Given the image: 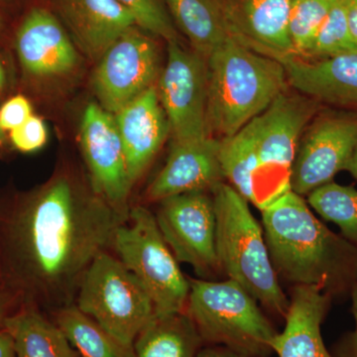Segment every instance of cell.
I'll use <instances>...</instances> for the list:
<instances>
[{
    "instance_id": "obj_17",
    "label": "cell",
    "mask_w": 357,
    "mask_h": 357,
    "mask_svg": "<svg viewBox=\"0 0 357 357\" xmlns=\"http://www.w3.org/2000/svg\"><path fill=\"white\" fill-rule=\"evenodd\" d=\"M114 115L129 177L134 185L153 161L170 132L158 89L151 86Z\"/></svg>"
},
{
    "instance_id": "obj_29",
    "label": "cell",
    "mask_w": 357,
    "mask_h": 357,
    "mask_svg": "<svg viewBox=\"0 0 357 357\" xmlns=\"http://www.w3.org/2000/svg\"><path fill=\"white\" fill-rule=\"evenodd\" d=\"M133 16L136 26L148 33L178 41L175 25L164 0H117Z\"/></svg>"
},
{
    "instance_id": "obj_8",
    "label": "cell",
    "mask_w": 357,
    "mask_h": 357,
    "mask_svg": "<svg viewBox=\"0 0 357 357\" xmlns=\"http://www.w3.org/2000/svg\"><path fill=\"white\" fill-rule=\"evenodd\" d=\"M318 112V102L285 93L252 119L257 170L255 204L262 211L291 191V173L302 134Z\"/></svg>"
},
{
    "instance_id": "obj_2",
    "label": "cell",
    "mask_w": 357,
    "mask_h": 357,
    "mask_svg": "<svg viewBox=\"0 0 357 357\" xmlns=\"http://www.w3.org/2000/svg\"><path fill=\"white\" fill-rule=\"evenodd\" d=\"M262 227L278 276L328 295L351 293L357 283V248L333 232L292 190L263 208Z\"/></svg>"
},
{
    "instance_id": "obj_12",
    "label": "cell",
    "mask_w": 357,
    "mask_h": 357,
    "mask_svg": "<svg viewBox=\"0 0 357 357\" xmlns=\"http://www.w3.org/2000/svg\"><path fill=\"white\" fill-rule=\"evenodd\" d=\"M301 138L291 173V190L309 195L345 170L357 145V114L316 117Z\"/></svg>"
},
{
    "instance_id": "obj_9",
    "label": "cell",
    "mask_w": 357,
    "mask_h": 357,
    "mask_svg": "<svg viewBox=\"0 0 357 357\" xmlns=\"http://www.w3.org/2000/svg\"><path fill=\"white\" fill-rule=\"evenodd\" d=\"M157 225L178 263L201 278L222 271L217 252V217L213 195L196 191L159 202Z\"/></svg>"
},
{
    "instance_id": "obj_11",
    "label": "cell",
    "mask_w": 357,
    "mask_h": 357,
    "mask_svg": "<svg viewBox=\"0 0 357 357\" xmlns=\"http://www.w3.org/2000/svg\"><path fill=\"white\" fill-rule=\"evenodd\" d=\"M158 69L156 42L146 31L133 26L103 53L96 67L93 89L100 107L116 114L154 86Z\"/></svg>"
},
{
    "instance_id": "obj_20",
    "label": "cell",
    "mask_w": 357,
    "mask_h": 357,
    "mask_svg": "<svg viewBox=\"0 0 357 357\" xmlns=\"http://www.w3.org/2000/svg\"><path fill=\"white\" fill-rule=\"evenodd\" d=\"M63 14L77 44L98 59L123 33L136 26L133 16L117 0H63Z\"/></svg>"
},
{
    "instance_id": "obj_13",
    "label": "cell",
    "mask_w": 357,
    "mask_h": 357,
    "mask_svg": "<svg viewBox=\"0 0 357 357\" xmlns=\"http://www.w3.org/2000/svg\"><path fill=\"white\" fill-rule=\"evenodd\" d=\"M81 145L93 190L128 220L133 183L114 115L98 103H91L84 110Z\"/></svg>"
},
{
    "instance_id": "obj_40",
    "label": "cell",
    "mask_w": 357,
    "mask_h": 357,
    "mask_svg": "<svg viewBox=\"0 0 357 357\" xmlns=\"http://www.w3.org/2000/svg\"><path fill=\"white\" fill-rule=\"evenodd\" d=\"M0 28H1V18H0Z\"/></svg>"
},
{
    "instance_id": "obj_38",
    "label": "cell",
    "mask_w": 357,
    "mask_h": 357,
    "mask_svg": "<svg viewBox=\"0 0 357 357\" xmlns=\"http://www.w3.org/2000/svg\"><path fill=\"white\" fill-rule=\"evenodd\" d=\"M6 83V70H4L3 65H2L1 61H0V91L4 89Z\"/></svg>"
},
{
    "instance_id": "obj_28",
    "label": "cell",
    "mask_w": 357,
    "mask_h": 357,
    "mask_svg": "<svg viewBox=\"0 0 357 357\" xmlns=\"http://www.w3.org/2000/svg\"><path fill=\"white\" fill-rule=\"evenodd\" d=\"M338 0H294L290 15V35L296 56L307 55L324 21Z\"/></svg>"
},
{
    "instance_id": "obj_25",
    "label": "cell",
    "mask_w": 357,
    "mask_h": 357,
    "mask_svg": "<svg viewBox=\"0 0 357 357\" xmlns=\"http://www.w3.org/2000/svg\"><path fill=\"white\" fill-rule=\"evenodd\" d=\"M220 141V158L223 177L249 204H255L257 154L252 121L238 132Z\"/></svg>"
},
{
    "instance_id": "obj_27",
    "label": "cell",
    "mask_w": 357,
    "mask_h": 357,
    "mask_svg": "<svg viewBox=\"0 0 357 357\" xmlns=\"http://www.w3.org/2000/svg\"><path fill=\"white\" fill-rule=\"evenodd\" d=\"M352 53H357V46L349 31L344 3L338 0L317 32L306 56L326 59Z\"/></svg>"
},
{
    "instance_id": "obj_32",
    "label": "cell",
    "mask_w": 357,
    "mask_h": 357,
    "mask_svg": "<svg viewBox=\"0 0 357 357\" xmlns=\"http://www.w3.org/2000/svg\"><path fill=\"white\" fill-rule=\"evenodd\" d=\"M20 306V300L15 294L8 289L0 287V330L3 328L4 321Z\"/></svg>"
},
{
    "instance_id": "obj_19",
    "label": "cell",
    "mask_w": 357,
    "mask_h": 357,
    "mask_svg": "<svg viewBox=\"0 0 357 357\" xmlns=\"http://www.w3.org/2000/svg\"><path fill=\"white\" fill-rule=\"evenodd\" d=\"M333 297L314 286L295 285L285 317V328L272 342L279 357H333L321 337V324Z\"/></svg>"
},
{
    "instance_id": "obj_26",
    "label": "cell",
    "mask_w": 357,
    "mask_h": 357,
    "mask_svg": "<svg viewBox=\"0 0 357 357\" xmlns=\"http://www.w3.org/2000/svg\"><path fill=\"white\" fill-rule=\"evenodd\" d=\"M307 203L324 220L337 225L357 248V190L331 182L310 192Z\"/></svg>"
},
{
    "instance_id": "obj_15",
    "label": "cell",
    "mask_w": 357,
    "mask_h": 357,
    "mask_svg": "<svg viewBox=\"0 0 357 357\" xmlns=\"http://www.w3.org/2000/svg\"><path fill=\"white\" fill-rule=\"evenodd\" d=\"M218 138L173 142L166 164L147 188L150 202H161L185 192L211 191L225 180Z\"/></svg>"
},
{
    "instance_id": "obj_39",
    "label": "cell",
    "mask_w": 357,
    "mask_h": 357,
    "mask_svg": "<svg viewBox=\"0 0 357 357\" xmlns=\"http://www.w3.org/2000/svg\"><path fill=\"white\" fill-rule=\"evenodd\" d=\"M6 140V135H4V130L1 128H0V144L4 142Z\"/></svg>"
},
{
    "instance_id": "obj_5",
    "label": "cell",
    "mask_w": 357,
    "mask_h": 357,
    "mask_svg": "<svg viewBox=\"0 0 357 357\" xmlns=\"http://www.w3.org/2000/svg\"><path fill=\"white\" fill-rule=\"evenodd\" d=\"M188 316L204 344L220 345L251 357L272 351L277 333L257 301L231 279H190Z\"/></svg>"
},
{
    "instance_id": "obj_22",
    "label": "cell",
    "mask_w": 357,
    "mask_h": 357,
    "mask_svg": "<svg viewBox=\"0 0 357 357\" xmlns=\"http://www.w3.org/2000/svg\"><path fill=\"white\" fill-rule=\"evenodd\" d=\"M192 51L208 59L230 38L220 0H164Z\"/></svg>"
},
{
    "instance_id": "obj_31",
    "label": "cell",
    "mask_w": 357,
    "mask_h": 357,
    "mask_svg": "<svg viewBox=\"0 0 357 357\" xmlns=\"http://www.w3.org/2000/svg\"><path fill=\"white\" fill-rule=\"evenodd\" d=\"M32 115L29 100L22 96H14L0 109V128L4 131L13 130L22 126Z\"/></svg>"
},
{
    "instance_id": "obj_3",
    "label": "cell",
    "mask_w": 357,
    "mask_h": 357,
    "mask_svg": "<svg viewBox=\"0 0 357 357\" xmlns=\"http://www.w3.org/2000/svg\"><path fill=\"white\" fill-rule=\"evenodd\" d=\"M208 134L223 139L238 132L285 93L280 61L246 48L230 37L206 59Z\"/></svg>"
},
{
    "instance_id": "obj_33",
    "label": "cell",
    "mask_w": 357,
    "mask_h": 357,
    "mask_svg": "<svg viewBox=\"0 0 357 357\" xmlns=\"http://www.w3.org/2000/svg\"><path fill=\"white\" fill-rule=\"evenodd\" d=\"M351 294L352 312H354V319H356V331L345 344L344 351H342L340 357H357V283L352 287Z\"/></svg>"
},
{
    "instance_id": "obj_18",
    "label": "cell",
    "mask_w": 357,
    "mask_h": 357,
    "mask_svg": "<svg viewBox=\"0 0 357 357\" xmlns=\"http://www.w3.org/2000/svg\"><path fill=\"white\" fill-rule=\"evenodd\" d=\"M289 86L317 102L357 114V53L305 61L284 59Z\"/></svg>"
},
{
    "instance_id": "obj_23",
    "label": "cell",
    "mask_w": 357,
    "mask_h": 357,
    "mask_svg": "<svg viewBox=\"0 0 357 357\" xmlns=\"http://www.w3.org/2000/svg\"><path fill=\"white\" fill-rule=\"evenodd\" d=\"M187 312L155 316L134 342L136 357H196L203 347Z\"/></svg>"
},
{
    "instance_id": "obj_4",
    "label": "cell",
    "mask_w": 357,
    "mask_h": 357,
    "mask_svg": "<svg viewBox=\"0 0 357 357\" xmlns=\"http://www.w3.org/2000/svg\"><path fill=\"white\" fill-rule=\"evenodd\" d=\"M217 217V252L220 269L267 311L285 319L290 300L270 259L262 225L249 203L229 184L211 190Z\"/></svg>"
},
{
    "instance_id": "obj_36",
    "label": "cell",
    "mask_w": 357,
    "mask_h": 357,
    "mask_svg": "<svg viewBox=\"0 0 357 357\" xmlns=\"http://www.w3.org/2000/svg\"><path fill=\"white\" fill-rule=\"evenodd\" d=\"M0 357H16L13 337L4 328L0 330Z\"/></svg>"
},
{
    "instance_id": "obj_34",
    "label": "cell",
    "mask_w": 357,
    "mask_h": 357,
    "mask_svg": "<svg viewBox=\"0 0 357 357\" xmlns=\"http://www.w3.org/2000/svg\"><path fill=\"white\" fill-rule=\"evenodd\" d=\"M196 357H251L220 345H208L202 347Z\"/></svg>"
},
{
    "instance_id": "obj_37",
    "label": "cell",
    "mask_w": 357,
    "mask_h": 357,
    "mask_svg": "<svg viewBox=\"0 0 357 357\" xmlns=\"http://www.w3.org/2000/svg\"><path fill=\"white\" fill-rule=\"evenodd\" d=\"M345 170L349 171L351 174L352 177L356 178L357 180V145Z\"/></svg>"
},
{
    "instance_id": "obj_1",
    "label": "cell",
    "mask_w": 357,
    "mask_h": 357,
    "mask_svg": "<svg viewBox=\"0 0 357 357\" xmlns=\"http://www.w3.org/2000/svg\"><path fill=\"white\" fill-rule=\"evenodd\" d=\"M128 220L91 184L58 174L0 215L2 287L17 296L20 306L46 314L74 305L89 265Z\"/></svg>"
},
{
    "instance_id": "obj_24",
    "label": "cell",
    "mask_w": 357,
    "mask_h": 357,
    "mask_svg": "<svg viewBox=\"0 0 357 357\" xmlns=\"http://www.w3.org/2000/svg\"><path fill=\"white\" fill-rule=\"evenodd\" d=\"M79 357H136L132 347L122 344L76 305L49 314Z\"/></svg>"
},
{
    "instance_id": "obj_14",
    "label": "cell",
    "mask_w": 357,
    "mask_h": 357,
    "mask_svg": "<svg viewBox=\"0 0 357 357\" xmlns=\"http://www.w3.org/2000/svg\"><path fill=\"white\" fill-rule=\"evenodd\" d=\"M294 0H220L229 36L246 48L281 61L297 57L290 35Z\"/></svg>"
},
{
    "instance_id": "obj_10",
    "label": "cell",
    "mask_w": 357,
    "mask_h": 357,
    "mask_svg": "<svg viewBox=\"0 0 357 357\" xmlns=\"http://www.w3.org/2000/svg\"><path fill=\"white\" fill-rule=\"evenodd\" d=\"M208 70L206 59L169 42L165 69L160 77L158 95L173 142L211 136L206 122Z\"/></svg>"
},
{
    "instance_id": "obj_30",
    "label": "cell",
    "mask_w": 357,
    "mask_h": 357,
    "mask_svg": "<svg viewBox=\"0 0 357 357\" xmlns=\"http://www.w3.org/2000/svg\"><path fill=\"white\" fill-rule=\"evenodd\" d=\"M11 142L21 152H34L41 149L47 141V128L44 121L32 115L22 126L10 131Z\"/></svg>"
},
{
    "instance_id": "obj_16",
    "label": "cell",
    "mask_w": 357,
    "mask_h": 357,
    "mask_svg": "<svg viewBox=\"0 0 357 357\" xmlns=\"http://www.w3.org/2000/svg\"><path fill=\"white\" fill-rule=\"evenodd\" d=\"M21 65L39 77H62L76 69L79 55L60 21L43 8L26 16L16 36Z\"/></svg>"
},
{
    "instance_id": "obj_35",
    "label": "cell",
    "mask_w": 357,
    "mask_h": 357,
    "mask_svg": "<svg viewBox=\"0 0 357 357\" xmlns=\"http://www.w3.org/2000/svg\"><path fill=\"white\" fill-rule=\"evenodd\" d=\"M352 39L357 46V0H342Z\"/></svg>"
},
{
    "instance_id": "obj_7",
    "label": "cell",
    "mask_w": 357,
    "mask_h": 357,
    "mask_svg": "<svg viewBox=\"0 0 357 357\" xmlns=\"http://www.w3.org/2000/svg\"><path fill=\"white\" fill-rule=\"evenodd\" d=\"M75 305L122 344L132 347L141 331L156 316L153 301L142 284L107 250L89 265Z\"/></svg>"
},
{
    "instance_id": "obj_21",
    "label": "cell",
    "mask_w": 357,
    "mask_h": 357,
    "mask_svg": "<svg viewBox=\"0 0 357 357\" xmlns=\"http://www.w3.org/2000/svg\"><path fill=\"white\" fill-rule=\"evenodd\" d=\"M16 357H79L57 324L46 312L21 305L4 321Z\"/></svg>"
},
{
    "instance_id": "obj_6",
    "label": "cell",
    "mask_w": 357,
    "mask_h": 357,
    "mask_svg": "<svg viewBox=\"0 0 357 357\" xmlns=\"http://www.w3.org/2000/svg\"><path fill=\"white\" fill-rule=\"evenodd\" d=\"M110 248L149 294L156 316L185 312L189 278L178 266L151 211L142 206L130 208L128 222L119 225Z\"/></svg>"
}]
</instances>
